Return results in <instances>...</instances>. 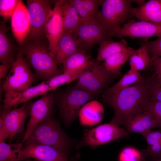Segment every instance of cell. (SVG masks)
<instances>
[{
  "label": "cell",
  "instance_id": "obj_1",
  "mask_svg": "<svg viewBox=\"0 0 161 161\" xmlns=\"http://www.w3.org/2000/svg\"><path fill=\"white\" fill-rule=\"evenodd\" d=\"M104 102L114 110L111 123L124 125L134 115L145 111L150 102L145 80L117 92L102 96Z\"/></svg>",
  "mask_w": 161,
  "mask_h": 161
},
{
  "label": "cell",
  "instance_id": "obj_2",
  "mask_svg": "<svg viewBox=\"0 0 161 161\" xmlns=\"http://www.w3.org/2000/svg\"><path fill=\"white\" fill-rule=\"evenodd\" d=\"M45 41H27L21 48L33 68L36 77L47 80L63 73L50 55Z\"/></svg>",
  "mask_w": 161,
  "mask_h": 161
},
{
  "label": "cell",
  "instance_id": "obj_3",
  "mask_svg": "<svg viewBox=\"0 0 161 161\" xmlns=\"http://www.w3.org/2000/svg\"><path fill=\"white\" fill-rule=\"evenodd\" d=\"M73 143L59 122L51 116L37 126L22 144L24 147L33 143L45 145L68 155Z\"/></svg>",
  "mask_w": 161,
  "mask_h": 161
},
{
  "label": "cell",
  "instance_id": "obj_4",
  "mask_svg": "<svg viewBox=\"0 0 161 161\" xmlns=\"http://www.w3.org/2000/svg\"><path fill=\"white\" fill-rule=\"evenodd\" d=\"M95 95L74 86L67 87L54 96L59 115L66 127L70 125L78 115L82 107L95 100Z\"/></svg>",
  "mask_w": 161,
  "mask_h": 161
},
{
  "label": "cell",
  "instance_id": "obj_5",
  "mask_svg": "<svg viewBox=\"0 0 161 161\" xmlns=\"http://www.w3.org/2000/svg\"><path fill=\"white\" fill-rule=\"evenodd\" d=\"M133 2L137 3V0H101V8L97 13L96 20L107 33L120 27L121 24L133 16L131 10V3Z\"/></svg>",
  "mask_w": 161,
  "mask_h": 161
},
{
  "label": "cell",
  "instance_id": "obj_6",
  "mask_svg": "<svg viewBox=\"0 0 161 161\" xmlns=\"http://www.w3.org/2000/svg\"><path fill=\"white\" fill-rule=\"evenodd\" d=\"M120 75L109 72L103 64L95 63L83 72L75 86L96 95L103 92Z\"/></svg>",
  "mask_w": 161,
  "mask_h": 161
},
{
  "label": "cell",
  "instance_id": "obj_7",
  "mask_svg": "<svg viewBox=\"0 0 161 161\" xmlns=\"http://www.w3.org/2000/svg\"><path fill=\"white\" fill-rule=\"evenodd\" d=\"M21 49L5 80L1 83V89L5 93L21 91L31 87L35 76L25 61Z\"/></svg>",
  "mask_w": 161,
  "mask_h": 161
},
{
  "label": "cell",
  "instance_id": "obj_8",
  "mask_svg": "<svg viewBox=\"0 0 161 161\" xmlns=\"http://www.w3.org/2000/svg\"><path fill=\"white\" fill-rule=\"evenodd\" d=\"M50 2L45 0L27 1V15L30 30L27 41H45L46 38L45 25L52 9Z\"/></svg>",
  "mask_w": 161,
  "mask_h": 161
},
{
  "label": "cell",
  "instance_id": "obj_9",
  "mask_svg": "<svg viewBox=\"0 0 161 161\" xmlns=\"http://www.w3.org/2000/svg\"><path fill=\"white\" fill-rule=\"evenodd\" d=\"M127 131L111 122L99 125L85 131L84 136L76 145L77 149L88 146L95 148L126 136Z\"/></svg>",
  "mask_w": 161,
  "mask_h": 161
},
{
  "label": "cell",
  "instance_id": "obj_10",
  "mask_svg": "<svg viewBox=\"0 0 161 161\" xmlns=\"http://www.w3.org/2000/svg\"><path fill=\"white\" fill-rule=\"evenodd\" d=\"M30 116V104L23 103L20 107L7 110L2 106L1 108L0 116L4 121V126L0 129V141L9 139L11 142L17 134L22 133L24 125Z\"/></svg>",
  "mask_w": 161,
  "mask_h": 161
},
{
  "label": "cell",
  "instance_id": "obj_11",
  "mask_svg": "<svg viewBox=\"0 0 161 161\" xmlns=\"http://www.w3.org/2000/svg\"><path fill=\"white\" fill-rule=\"evenodd\" d=\"M54 91L44 94L38 100L30 104V118L21 143L28 138L37 126L52 116L54 103Z\"/></svg>",
  "mask_w": 161,
  "mask_h": 161
},
{
  "label": "cell",
  "instance_id": "obj_12",
  "mask_svg": "<svg viewBox=\"0 0 161 161\" xmlns=\"http://www.w3.org/2000/svg\"><path fill=\"white\" fill-rule=\"evenodd\" d=\"M110 37H116L122 38L161 37V24H157L146 21H130L123 26L113 29L108 33Z\"/></svg>",
  "mask_w": 161,
  "mask_h": 161
},
{
  "label": "cell",
  "instance_id": "obj_13",
  "mask_svg": "<svg viewBox=\"0 0 161 161\" xmlns=\"http://www.w3.org/2000/svg\"><path fill=\"white\" fill-rule=\"evenodd\" d=\"M72 34L86 51L104 41L110 40L107 32L96 20L81 21Z\"/></svg>",
  "mask_w": 161,
  "mask_h": 161
},
{
  "label": "cell",
  "instance_id": "obj_14",
  "mask_svg": "<svg viewBox=\"0 0 161 161\" xmlns=\"http://www.w3.org/2000/svg\"><path fill=\"white\" fill-rule=\"evenodd\" d=\"M67 154L52 147L42 144L33 143L17 151V161L33 158L38 161H72Z\"/></svg>",
  "mask_w": 161,
  "mask_h": 161
},
{
  "label": "cell",
  "instance_id": "obj_15",
  "mask_svg": "<svg viewBox=\"0 0 161 161\" xmlns=\"http://www.w3.org/2000/svg\"><path fill=\"white\" fill-rule=\"evenodd\" d=\"M45 32L48 43L49 51L55 59V49L57 43L64 32L61 0L55 1L54 8L50 12L46 24Z\"/></svg>",
  "mask_w": 161,
  "mask_h": 161
},
{
  "label": "cell",
  "instance_id": "obj_16",
  "mask_svg": "<svg viewBox=\"0 0 161 161\" xmlns=\"http://www.w3.org/2000/svg\"><path fill=\"white\" fill-rule=\"evenodd\" d=\"M53 91L45 81L23 90L5 93L2 107L7 110L11 109L19 104L27 103L30 100Z\"/></svg>",
  "mask_w": 161,
  "mask_h": 161
},
{
  "label": "cell",
  "instance_id": "obj_17",
  "mask_svg": "<svg viewBox=\"0 0 161 161\" xmlns=\"http://www.w3.org/2000/svg\"><path fill=\"white\" fill-rule=\"evenodd\" d=\"M11 19L12 32L21 48L27 41L30 30L27 7L22 0H20Z\"/></svg>",
  "mask_w": 161,
  "mask_h": 161
},
{
  "label": "cell",
  "instance_id": "obj_18",
  "mask_svg": "<svg viewBox=\"0 0 161 161\" xmlns=\"http://www.w3.org/2000/svg\"><path fill=\"white\" fill-rule=\"evenodd\" d=\"M83 49L73 35L64 32L57 43L55 59L58 64H63L71 55Z\"/></svg>",
  "mask_w": 161,
  "mask_h": 161
},
{
  "label": "cell",
  "instance_id": "obj_19",
  "mask_svg": "<svg viewBox=\"0 0 161 161\" xmlns=\"http://www.w3.org/2000/svg\"><path fill=\"white\" fill-rule=\"evenodd\" d=\"M102 105L93 100L85 104L80 110L78 116L81 125L86 126L95 125L100 123L104 114Z\"/></svg>",
  "mask_w": 161,
  "mask_h": 161
},
{
  "label": "cell",
  "instance_id": "obj_20",
  "mask_svg": "<svg viewBox=\"0 0 161 161\" xmlns=\"http://www.w3.org/2000/svg\"><path fill=\"white\" fill-rule=\"evenodd\" d=\"M132 15L140 21L161 24V0H150L137 7H132Z\"/></svg>",
  "mask_w": 161,
  "mask_h": 161
},
{
  "label": "cell",
  "instance_id": "obj_21",
  "mask_svg": "<svg viewBox=\"0 0 161 161\" xmlns=\"http://www.w3.org/2000/svg\"><path fill=\"white\" fill-rule=\"evenodd\" d=\"M130 133H138L144 137L157 127L156 123L151 114L145 111L137 114L130 119L125 125Z\"/></svg>",
  "mask_w": 161,
  "mask_h": 161
},
{
  "label": "cell",
  "instance_id": "obj_22",
  "mask_svg": "<svg viewBox=\"0 0 161 161\" xmlns=\"http://www.w3.org/2000/svg\"><path fill=\"white\" fill-rule=\"evenodd\" d=\"M95 63L92 60L86 51L80 50L68 58L63 64L64 72L74 73L84 70Z\"/></svg>",
  "mask_w": 161,
  "mask_h": 161
},
{
  "label": "cell",
  "instance_id": "obj_23",
  "mask_svg": "<svg viewBox=\"0 0 161 161\" xmlns=\"http://www.w3.org/2000/svg\"><path fill=\"white\" fill-rule=\"evenodd\" d=\"M82 21L96 20L101 0H70Z\"/></svg>",
  "mask_w": 161,
  "mask_h": 161
},
{
  "label": "cell",
  "instance_id": "obj_24",
  "mask_svg": "<svg viewBox=\"0 0 161 161\" xmlns=\"http://www.w3.org/2000/svg\"><path fill=\"white\" fill-rule=\"evenodd\" d=\"M64 32L72 33L81 22L70 0H61Z\"/></svg>",
  "mask_w": 161,
  "mask_h": 161
},
{
  "label": "cell",
  "instance_id": "obj_25",
  "mask_svg": "<svg viewBox=\"0 0 161 161\" xmlns=\"http://www.w3.org/2000/svg\"><path fill=\"white\" fill-rule=\"evenodd\" d=\"M8 29L3 22L0 27V61L1 64L12 65L15 60V49L7 32Z\"/></svg>",
  "mask_w": 161,
  "mask_h": 161
},
{
  "label": "cell",
  "instance_id": "obj_26",
  "mask_svg": "<svg viewBox=\"0 0 161 161\" xmlns=\"http://www.w3.org/2000/svg\"><path fill=\"white\" fill-rule=\"evenodd\" d=\"M144 80L139 72L130 69L116 83L106 89L103 92V95L116 93Z\"/></svg>",
  "mask_w": 161,
  "mask_h": 161
},
{
  "label": "cell",
  "instance_id": "obj_27",
  "mask_svg": "<svg viewBox=\"0 0 161 161\" xmlns=\"http://www.w3.org/2000/svg\"><path fill=\"white\" fill-rule=\"evenodd\" d=\"M141 45L134 50L129 58L130 69L138 72L146 69L152 62L146 47L143 44Z\"/></svg>",
  "mask_w": 161,
  "mask_h": 161
},
{
  "label": "cell",
  "instance_id": "obj_28",
  "mask_svg": "<svg viewBox=\"0 0 161 161\" xmlns=\"http://www.w3.org/2000/svg\"><path fill=\"white\" fill-rule=\"evenodd\" d=\"M126 44L122 42H115L106 40L102 42L97 49V55L95 60L97 64H100L109 56L127 50Z\"/></svg>",
  "mask_w": 161,
  "mask_h": 161
},
{
  "label": "cell",
  "instance_id": "obj_29",
  "mask_svg": "<svg viewBox=\"0 0 161 161\" xmlns=\"http://www.w3.org/2000/svg\"><path fill=\"white\" fill-rule=\"evenodd\" d=\"M135 49L129 47L123 52L115 53L106 58L103 64L106 69L115 74L120 75L119 72L121 66L129 60Z\"/></svg>",
  "mask_w": 161,
  "mask_h": 161
},
{
  "label": "cell",
  "instance_id": "obj_30",
  "mask_svg": "<svg viewBox=\"0 0 161 161\" xmlns=\"http://www.w3.org/2000/svg\"><path fill=\"white\" fill-rule=\"evenodd\" d=\"M144 137L148 145L146 156L154 159L161 157V131H151Z\"/></svg>",
  "mask_w": 161,
  "mask_h": 161
},
{
  "label": "cell",
  "instance_id": "obj_31",
  "mask_svg": "<svg viewBox=\"0 0 161 161\" xmlns=\"http://www.w3.org/2000/svg\"><path fill=\"white\" fill-rule=\"evenodd\" d=\"M85 70L74 73L63 72L45 81L54 91L60 86L68 84L78 80Z\"/></svg>",
  "mask_w": 161,
  "mask_h": 161
},
{
  "label": "cell",
  "instance_id": "obj_32",
  "mask_svg": "<svg viewBox=\"0 0 161 161\" xmlns=\"http://www.w3.org/2000/svg\"><path fill=\"white\" fill-rule=\"evenodd\" d=\"M22 143L8 144L0 141V161H17V151L23 148Z\"/></svg>",
  "mask_w": 161,
  "mask_h": 161
},
{
  "label": "cell",
  "instance_id": "obj_33",
  "mask_svg": "<svg viewBox=\"0 0 161 161\" xmlns=\"http://www.w3.org/2000/svg\"><path fill=\"white\" fill-rule=\"evenodd\" d=\"M145 81L148 88L150 101L161 102V78L154 73Z\"/></svg>",
  "mask_w": 161,
  "mask_h": 161
},
{
  "label": "cell",
  "instance_id": "obj_34",
  "mask_svg": "<svg viewBox=\"0 0 161 161\" xmlns=\"http://www.w3.org/2000/svg\"><path fill=\"white\" fill-rule=\"evenodd\" d=\"M20 0H0V14L3 19V23L6 22L11 18Z\"/></svg>",
  "mask_w": 161,
  "mask_h": 161
},
{
  "label": "cell",
  "instance_id": "obj_35",
  "mask_svg": "<svg viewBox=\"0 0 161 161\" xmlns=\"http://www.w3.org/2000/svg\"><path fill=\"white\" fill-rule=\"evenodd\" d=\"M141 44L146 46L151 57L152 62L161 56V37L152 41H143Z\"/></svg>",
  "mask_w": 161,
  "mask_h": 161
},
{
  "label": "cell",
  "instance_id": "obj_36",
  "mask_svg": "<svg viewBox=\"0 0 161 161\" xmlns=\"http://www.w3.org/2000/svg\"><path fill=\"white\" fill-rule=\"evenodd\" d=\"M119 161H141L143 157L139 151L132 147H126L120 153Z\"/></svg>",
  "mask_w": 161,
  "mask_h": 161
},
{
  "label": "cell",
  "instance_id": "obj_37",
  "mask_svg": "<svg viewBox=\"0 0 161 161\" xmlns=\"http://www.w3.org/2000/svg\"><path fill=\"white\" fill-rule=\"evenodd\" d=\"M152 116L157 127L161 129V102L150 101L146 109Z\"/></svg>",
  "mask_w": 161,
  "mask_h": 161
},
{
  "label": "cell",
  "instance_id": "obj_38",
  "mask_svg": "<svg viewBox=\"0 0 161 161\" xmlns=\"http://www.w3.org/2000/svg\"><path fill=\"white\" fill-rule=\"evenodd\" d=\"M151 65L154 71V73L158 77L161 78V56L154 60Z\"/></svg>",
  "mask_w": 161,
  "mask_h": 161
},
{
  "label": "cell",
  "instance_id": "obj_39",
  "mask_svg": "<svg viewBox=\"0 0 161 161\" xmlns=\"http://www.w3.org/2000/svg\"><path fill=\"white\" fill-rule=\"evenodd\" d=\"M12 65L8 64H1L0 65V80L5 78L9 70L11 68Z\"/></svg>",
  "mask_w": 161,
  "mask_h": 161
},
{
  "label": "cell",
  "instance_id": "obj_40",
  "mask_svg": "<svg viewBox=\"0 0 161 161\" xmlns=\"http://www.w3.org/2000/svg\"><path fill=\"white\" fill-rule=\"evenodd\" d=\"M154 159V161H161V157Z\"/></svg>",
  "mask_w": 161,
  "mask_h": 161
},
{
  "label": "cell",
  "instance_id": "obj_41",
  "mask_svg": "<svg viewBox=\"0 0 161 161\" xmlns=\"http://www.w3.org/2000/svg\"><path fill=\"white\" fill-rule=\"evenodd\" d=\"M25 161H38L35 160H30L29 159H28V160H26Z\"/></svg>",
  "mask_w": 161,
  "mask_h": 161
}]
</instances>
